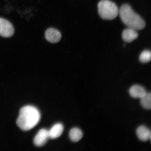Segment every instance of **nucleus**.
Returning a JSON list of instances; mask_svg holds the SVG:
<instances>
[{
  "label": "nucleus",
  "instance_id": "nucleus-1",
  "mask_svg": "<svg viewBox=\"0 0 151 151\" xmlns=\"http://www.w3.org/2000/svg\"><path fill=\"white\" fill-rule=\"evenodd\" d=\"M40 117V113L37 108L26 106L20 109L17 124L23 131H29L38 123Z\"/></svg>",
  "mask_w": 151,
  "mask_h": 151
},
{
  "label": "nucleus",
  "instance_id": "nucleus-2",
  "mask_svg": "<svg viewBox=\"0 0 151 151\" xmlns=\"http://www.w3.org/2000/svg\"><path fill=\"white\" fill-rule=\"evenodd\" d=\"M121 19L128 28L136 30H142L145 27L144 20L135 13L128 4L122 5L119 11Z\"/></svg>",
  "mask_w": 151,
  "mask_h": 151
},
{
  "label": "nucleus",
  "instance_id": "nucleus-3",
  "mask_svg": "<svg viewBox=\"0 0 151 151\" xmlns=\"http://www.w3.org/2000/svg\"><path fill=\"white\" fill-rule=\"evenodd\" d=\"M98 7L99 14L103 19H114L119 14V10L117 5L109 0H102L100 1Z\"/></svg>",
  "mask_w": 151,
  "mask_h": 151
},
{
  "label": "nucleus",
  "instance_id": "nucleus-4",
  "mask_svg": "<svg viewBox=\"0 0 151 151\" xmlns=\"http://www.w3.org/2000/svg\"><path fill=\"white\" fill-rule=\"evenodd\" d=\"M14 33V28L10 22L0 18V35L4 37H12Z\"/></svg>",
  "mask_w": 151,
  "mask_h": 151
},
{
  "label": "nucleus",
  "instance_id": "nucleus-5",
  "mask_svg": "<svg viewBox=\"0 0 151 151\" xmlns=\"http://www.w3.org/2000/svg\"><path fill=\"white\" fill-rule=\"evenodd\" d=\"M45 37L49 42L56 43L61 40V34L59 31L55 28H49L45 32Z\"/></svg>",
  "mask_w": 151,
  "mask_h": 151
},
{
  "label": "nucleus",
  "instance_id": "nucleus-6",
  "mask_svg": "<svg viewBox=\"0 0 151 151\" xmlns=\"http://www.w3.org/2000/svg\"><path fill=\"white\" fill-rule=\"evenodd\" d=\"M48 138V131L45 129H41L34 138V143L37 146H42L46 144Z\"/></svg>",
  "mask_w": 151,
  "mask_h": 151
},
{
  "label": "nucleus",
  "instance_id": "nucleus-7",
  "mask_svg": "<svg viewBox=\"0 0 151 151\" xmlns=\"http://www.w3.org/2000/svg\"><path fill=\"white\" fill-rule=\"evenodd\" d=\"M129 93L133 98L141 99L146 93L147 92L143 87L140 85H134L130 88Z\"/></svg>",
  "mask_w": 151,
  "mask_h": 151
},
{
  "label": "nucleus",
  "instance_id": "nucleus-8",
  "mask_svg": "<svg viewBox=\"0 0 151 151\" xmlns=\"http://www.w3.org/2000/svg\"><path fill=\"white\" fill-rule=\"evenodd\" d=\"M123 40L127 42H131L138 37L137 30L128 28L124 30L122 33Z\"/></svg>",
  "mask_w": 151,
  "mask_h": 151
},
{
  "label": "nucleus",
  "instance_id": "nucleus-9",
  "mask_svg": "<svg viewBox=\"0 0 151 151\" xmlns=\"http://www.w3.org/2000/svg\"><path fill=\"white\" fill-rule=\"evenodd\" d=\"M136 133L138 137L140 140L146 141L151 138L150 130L145 126H141L137 128Z\"/></svg>",
  "mask_w": 151,
  "mask_h": 151
},
{
  "label": "nucleus",
  "instance_id": "nucleus-10",
  "mask_svg": "<svg viewBox=\"0 0 151 151\" xmlns=\"http://www.w3.org/2000/svg\"><path fill=\"white\" fill-rule=\"evenodd\" d=\"M63 126L62 124L58 123L55 124L48 131L49 138L54 139L59 137L63 133Z\"/></svg>",
  "mask_w": 151,
  "mask_h": 151
},
{
  "label": "nucleus",
  "instance_id": "nucleus-11",
  "mask_svg": "<svg viewBox=\"0 0 151 151\" xmlns=\"http://www.w3.org/2000/svg\"><path fill=\"white\" fill-rule=\"evenodd\" d=\"M69 136L72 141L77 142L82 138L83 133L82 131L79 128H73L70 131Z\"/></svg>",
  "mask_w": 151,
  "mask_h": 151
},
{
  "label": "nucleus",
  "instance_id": "nucleus-12",
  "mask_svg": "<svg viewBox=\"0 0 151 151\" xmlns=\"http://www.w3.org/2000/svg\"><path fill=\"white\" fill-rule=\"evenodd\" d=\"M141 99V104L143 108L150 109L151 107V94L150 92L146 93Z\"/></svg>",
  "mask_w": 151,
  "mask_h": 151
},
{
  "label": "nucleus",
  "instance_id": "nucleus-13",
  "mask_svg": "<svg viewBox=\"0 0 151 151\" xmlns=\"http://www.w3.org/2000/svg\"><path fill=\"white\" fill-rule=\"evenodd\" d=\"M151 53L150 50H145L141 53L139 57V61L142 63H147L150 61Z\"/></svg>",
  "mask_w": 151,
  "mask_h": 151
}]
</instances>
